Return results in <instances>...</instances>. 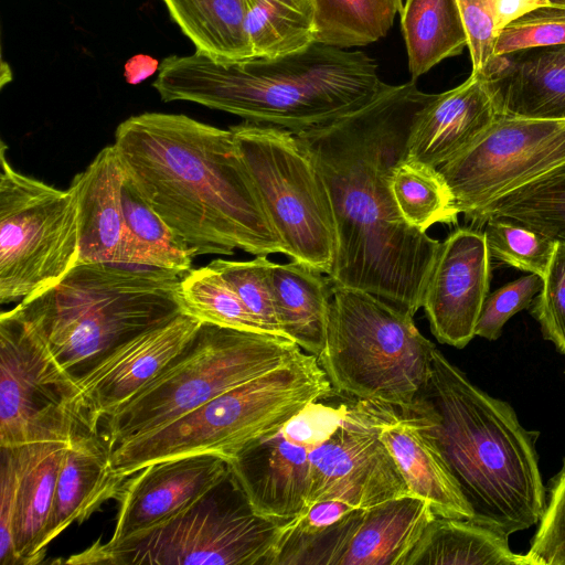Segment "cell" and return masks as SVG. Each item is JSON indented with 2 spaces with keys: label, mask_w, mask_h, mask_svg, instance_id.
Listing matches in <instances>:
<instances>
[{
  "label": "cell",
  "mask_w": 565,
  "mask_h": 565,
  "mask_svg": "<svg viewBox=\"0 0 565 565\" xmlns=\"http://www.w3.org/2000/svg\"><path fill=\"white\" fill-rule=\"evenodd\" d=\"M124 182L114 145L103 148L72 179L70 188L76 194L79 214L78 264H124L128 235Z\"/></svg>",
  "instance_id": "603a6c76"
},
{
  "label": "cell",
  "mask_w": 565,
  "mask_h": 565,
  "mask_svg": "<svg viewBox=\"0 0 565 565\" xmlns=\"http://www.w3.org/2000/svg\"><path fill=\"white\" fill-rule=\"evenodd\" d=\"M435 518L412 494L354 509L322 533L284 540L275 565H405Z\"/></svg>",
  "instance_id": "5bb4252c"
},
{
  "label": "cell",
  "mask_w": 565,
  "mask_h": 565,
  "mask_svg": "<svg viewBox=\"0 0 565 565\" xmlns=\"http://www.w3.org/2000/svg\"><path fill=\"white\" fill-rule=\"evenodd\" d=\"M254 57H278L315 43L313 0H244Z\"/></svg>",
  "instance_id": "4dcf8cb0"
},
{
  "label": "cell",
  "mask_w": 565,
  "mask_h": 565,
  "mask_svg": "<svg viewBox=\"0 0 565 565\" xmlns=\"http://www.w3.org/2000/svg\"><path fill=\"white\" fill-rule=\"evenodd\" d=\"M480 76L500 115L565 119V44L495 56Z\"/></svg>",
  "instance_id": "7402d4cb"
},
{
  "label": "cell",
  "mask_w": 565,
  "mask_h": 565,
  "mask_svg": "<svg viewBox=\"0 0 565 565\" xmlns=\"http://www.w3.org/2000/svg\"><path fill=\"white\" fill-rule=\"evenodd\" d=\"M128 478L111 470L109 447L99 433L74 438L65 449L42 547L105 501L119 499Z\"/></svg>",
  "instance_id": "cb8c5ba5"
},
{
  "label": "cell",
  "mask_w": 565,
  "mask_h": 565,
  "mask_svg": "<svg viewBox=\"0 0 565 565\" xmlns=\"http://www.w3.org/2000/svg\"><path fill=\"white\" fill-rule=\"evenodd\" d=\"M424 394L433 431L473 510L508 536L539 523L546 504L536 440L513 407L475 385L435 347Z\"/></svg>",
  "instance_id": "277c9868"
},
{
  "label": "cell",
  "mask_w": 565,
  "mask_h": 565,
  "mask_svg": "<svg viewBox=\"0 0 565 565\" xmlns=\"http://www.w3.org/2000/svg\"><path fill=\"white\" fill-rule=\"evenodd\" d=\"M337 395L318 356L298 353L173 422L109 449L110 467L129 478L149 463L196 454L227 460L278 431L308 404Z\"/></svg>",
  "instance_id": "8992f818"
},
{
  "label": "cell",
  "mask_w": 565,
  "mask_h": 565,
  "mask_svg": "<svg viewBox=\"0 0 565 565\" xmlns=\"http://www.w3.org/2000/svg\"><path fill=\"white\" fill-rule=\"evenodd\" d=\"M231 471L217 454H196L159 460L128 478L119 497L110 541H119L173 516Z\"/></svg>",
  "instance_id": "d6986e66"
},
{
  "label": "cell",
  "mask_w": 565,
  "mask_h": 565,
  "mask_svg": "<svg viewBox=\"0 0 565 565\" xmlns=\"http://www.w3.org/2000/svg\"><path fill=\"white\" fill-rule=\"evenodd\" d=\"M0 148V302L30 300L78 264L75 192L17 171Z\"/></svg>",
  "instance_id": "30bf717a"
},
{
  "label": "cell",
  "mask_w": 565,
  "mask_h": 565,
  "mask_svg": "<svg viewBox=\"0 0 565 565\" xmlns=\"http://www.w3.org/2000/svg\"><path fill=\"white\" fill-rule=\"evenodd\" d=\"M548 3L555 7L565 8V0H546Z\"/></svg>",
  "instance_id": "bcb514c9"
},
{
  "label": "cell",
  "mask_w": 565,
  "mask_h": 565,
  "mask_svg": "<svg viewBox=\"0 0 565 565\" xmlns=\"http://www.w3.org/2000/svg\"><path fill=\"white\" fill-rule=\"evenodd\" d=\"M196 52L216 60L254 57L245 29L244 0H162Z\"/></svg>",
  "instance_id": "f1b7e54d"
},
{
  "label": "cell",
  "mask_w": 565,
  "mask_h": 565,
  "mask_svg": "<svg viewBox=\"0 0 565 565\" xmlns=\"http://www.w3.org/2000/svg\"><path fill=\"white\" fill-rule=\"evenodd\" d=\"M468 38L473 75H482L494 58V0H456Z\"/></svg>",
  "instance_id": "b9f144b4"
},
{
  "label": "cell",
  "mask_w": 565,
  "mask_h": 565,
  "mask_svg": "<svg viewBox=\"0 0 565 565\" xmlns=\"http://www.w3.org/2000/svg\"><path fill=\"white\" fill-rule=\"evenodd\" d=\"M565 163V119L500 115L466 150L437 168L466 218Z\"/></svg>",
  "instance_id": "4fadbf2b"
},
{
  "label": "cell",
  "mask_w": 565,
  "mask_h": 565,
  "mask_svg": "<svg viewBox=\"0 0 565 565\" xmlns=\"http://www.w3.org/2000/svg\"><path fill=\"white\" fill-rule=\"evenodd\" d=\"M122 199L127 224L124 264L148 266L183 276L193 252L170 230L125 178Z\"/></svg>",
  "instance_id": "1f68e13d"
},
{
  "label": "cell",
  "mask_w": 565,
  "mask_h": 565,
  "mask_svg": "<svg viewBox=\"0 0 565 565\" xmlns=\"http://www.w3.org/2000/svg\"><path fill=\"white\" fill-rule=\"evenodd\" d=\"M114 147L127 182L195 257L287 255L231 129L142 113L119 124Z\"/></svg>",
  "instance_id": "7a4b0ae2"
},
{
  "label": "cell",
  "mask_w": 565,
  "mask_h": 565,
  "mask_svg": "<svg viewBox=\"0 0 565 565\" xmlns=\"http://www.w3.org/2000/svg\"><path fill=\"white\" fill-rule=\"evenodd\" d=\"M202 322L180 313L126 341L76 381L93 424L137 395L191 343Z\"/></svg>",
  "instance_id": "e0dca14e"
},
{
  "label": "cell",
  "mask_w": 565,
  "mask_h": 565,
  "mask_svg": "<svg viewBox=\"0 0 565 565\" xmlns=\"http://www.w3.org/2000/svg\"><path fill=\"white\" fill-rule=\"evenodd\" d=\"M515 223L565 246V163L481 207L467 220Z\"/></svg>",
  "instance_id": "f546056e"
},
{
  "label": "cell",
  "mask_w": 565,
  "mask_h": 565,
  "mask_svg": "<svg viewBox=\"0 0 565 565\" xmlns=\"http://www.w3.org/2000/svg\"><path fill=\"white\" fill-rule=\"evenodd\" d=\"M274 302L284 335L306 352L323 350L330 315L332 284L317 268L298 260L273 264Z\"/></svg>",
  "instance_id": "484cf974"
},
{
  "label": "cell",
  "mask_w": 565,
  "mask_h": 565,
  "mask_svg": "<svg viewBox=\"0 0 565 565\" xmlns=\"http://www.w3.org/2000/svg\"><path fill=\"white\" fill-rule=\"evenodd\" d=\"M391 189L411 226L426 232L436 223H457L452 195L437 168L404 158L393 170Z\"/></svg>",
  "instance_id": "836d02e7"
},
{
  "label": "cell",
  "mask_w": 565,
  "mask_h": 565,
  "mask_svg": "<svg viewBox=\"0 0 565 565\" xmlns=\"http://www.w3.org/2000/svg\"><path fill=\"white\" fill-rule=\"evenodd\" d=\"M280 522L257 514L230 473L186 508L119 541L93 543L73 565H273Z\"/></svg>",
  "instance_id": "ba28073f"
},
{
  "label": "cell",
  "mask_w": 565,
  "mask_h": 565,
  "mask_svg": "<svg viewBox=\"0 0 565 565\" xmlns=\"http://www.w3.org/2000/svg\"><path fill=\"white\" fill-rule=\"evenodd\" d=\"M500 116L484 79L470 76L440 93L418 113L406 159L439 168L472 145Z\"/></svg>",
  "instance_id": "44dd1931"
},
{
  "label": "cell",
  "mask_w": 565,
  "mask_h": 565,
  "mask_svg": "<svg viewBox=\"0 0 565 565\" xmlns=\"http://www.w3.org/2000/svg\"><path fill=\"white\" fill-rule=\"evenodd\" d=\"M525 554L533 565H565V458L550 480L544 512Z\"/></svg>",
  "instance_id": "f35d334b"
},
{
  "label": "cell",
  "mask_w": 565,
  "mask_h": 565,
  "mask_svg": "<svg viewBox=\"0 0 565 565\" xmlns=\"http://www.w3.org/2000/svg\"><path fill=\"white\" fill-rule=\"evenodd\" d=\"M181 277L140 265L78 264L55 287L19 303L77 380L126 341L182 313Z\"/></svg>",
  "instance_id": "5b68a950"
},
{
  "label": "cell",
  "mask_w": 565,
  "mask_h": 565,
  "mask_svg": "<svg viewBox=\"0 0 565 565\" xmlns=\"http://www.w3.org/2000/svg\"><path fill=\"white\" fill-rule=\"evenodd\" d=\"M546 6L552 4L546 0H494L497 32L523 14Z\"/></svg>",
  "instance_id": "f6af8a7d"
},
{
  "label": "cell",
  "mask_w": 565,
  "mask_h": 565,
  "mask_svg": "<svg viewBox=\"0 0 565 565\" xmlns=\"http://www.w3.org/2000/svg\"><path fill=\"white\" fill-rule=\"evenodd\" d=\"M405 565H533L510 548L509 536L468 520L436 516Z\"/></svg>",
  "instance_id": "4316f807"
},
{
  "label": "cell",
  "mask_w": 565,
  "mask_h": 565,
  "mask_svg": "<svg viewBox=\"0 0 565 565\" xmlns=\"http://www.w3.org/2000/svg\"><path fill=\"white\" fill-rule=\"evenodd\" d=\"M70 443L40 441L12 446L18 472L12 522L17 565H35L45 556L42 547L44 531L61 462Z\"/></svg>",
  "instance_id": "d4e9b609"
},
{
  "label": "cell",
  "mask_w": 565,
  "mask_h": 565,
  "mask_svg": "<svg viewBox=\"0 0 565 565\" xmlns=\"http://www.w3.org/2000/svg\"><path fill=\"white\" fill-rule=\"evenodd\" d=\"M300 352L285 337L202 323L161 374L105 418L103 436L110 449L150 433Z\"/></svg>",
  "instance_id": "9c48e42d"
},
{
  "label": "cell",
  "mask_w": 565,
  "mask_h": 565,
  "mask_svg": "<svg viewBox=\"0 0 565 565\" xmlns=\"http://www.w3.org/2000/svg\"><path fill=\"white\" fill-rule=\"evenodd\" d=\"M152 85L163 102H192L292 132L358 110L388 86L370 56L321 43L274 58L172 55Z\"/></svg>",
  "instance_id": "3957f363"
},
{
  "label": "cell",
  "mask_w": 565,
  "mask_h": 565,
  "mask_svg": "<svg viewBox=\"0 0 565 565\" xmlns=\"http://www.w3.org/2000/svg\"><path fill=\"white\" fill-rule=\"evenodd\" d=\"M401 23L412 82L468 45L456 0H406Z\"/></svg>",
  "instance_id": "83f0119b"
},
{
  "label": "cell",
  "mask_w": 565,
  "mask_h": 565,
  "mask_svg": "<svg viewBox=\"0 0 565 565\" xmlns=\"http://www.w3.org/2000/svg\"><path fill=\"white\" fill-rule=\"evenodd\" d=\"M541 291L531 303L543 338L565 354V246L557 243L543 276Z\"/></svg>",
  "instance_id": "ab89813d"
},
{
  "label": "cell",
  "mask_w": 565,
  "mask_h": 565,
  "mask_svg": "<svg viewBox=\"0 0 565 565\" xmlns=\"http://www.w3.org/2000/svg\"><path fill=\"white\" fill-rule=\"evenodd\" d=\"M565 372V371H564Z\"/></svg>",
  "instance_id": "7dc6e473"
},
{
  "label": "cell",
  "mask_w": 565,
  "mask_h": 565,
  "mask_svg": "<svg viewBox=\"0 0 565 565\" xmlns=\"http://www.w3.org/2000/svg\"><path fill=\"white\" fill-rule=\"evenodd\" d=\"M306 507L335 499L365 509L411 494L380 438L376 405L356 401L333 434L309 454Z\"/></svg>",
  "instance_id": "9a60e30c"
},
{
  "label": "cell",
  "mask_w": 565,
  "mask_h": 565,
  "mask_svg": "<svg viewBox=\"0 0 565 565\" xmlns=\"http://www.w3.org/2000/svg\"><path fill=\"white\" fill-rule=\"evenodd\" d=\"M99 433L77 381L18 302L0 316V446Z\"/></svg>",
  "instance_id": "8fae6325"
},
{
  "label": "cell",
  "mask_w": 565,
  "mask_h": 565,
  "mask_svg": "<svg viewBox=\"0 0 565 565\" xmlns=\"http://www.w3.org/2000/svg\"><path fill=\"white\" fill-rule=\"evenodd\" d=\"M312 449L287 438L280 428L228 459L232 475L257 514L285 523L305 510Z\"/></svg>",
  "instance_id": "ffe728a7"
},
{
  "label": "cell",
  "mask_w": 565,
  "mask_h": 565,
  "mask_svg": "<svg viewBox=\"0 0 565 565\" xmlns=\"http://www.w3.org/2000/svg\"><path fill=\"white\" fill-rule=\"evenodd\" d=\"M490 276L483 232L458 227L440 243L422 303L440 343L462 349L476 337Z\"/></svg>",
  "instance_id": "2e32d148"
},
{
  "label": "cell",
  "mask_w": 565,
  "mask_h": 565,
  "mask_svg": "<svg viewBox=\"0 0 565 565\" xmlns=\"http://www.w3.org/2000/svg\"><path fill=\"white\" fill-rule=\"evenodd\" d=\"M18 482L14 447L1 446L0 465V564L17 565L12 522Z\"/></svg>",
  "instance_id": "7bdbcfd3"
},
{
  "label": "cell",
  "mask_w": 565,
  "mask_h": 565,
  "mask_svg": "<svg viewBox=\"0 0 565 565\" xmlns=\"http://www.w3.org/2000/svg\"><path fill=\"white\" fill-rule=\"evenodd\" d=\"M435 347L408 312L370 292L332 285L327 338L318 360L338 394L414 407L427 390Z\"/></svg>",
  "instance_id": "52a82bcc"
},
{
  "label": "cell",
  "mask_w": 565,
  "mask_h": 565,
  "mask_svg": "<svg viewBox=\"0 0 565 565\" xmlns=\"http://www.w3.org/2000/svg\"><path fill=\"white\" fill-rule=\"evenodd\" d=\"M543 279L529 274L489 294L476 327V335L489 341L499 339L504 324L519 311L530 308L541 291Z\"/></svg>",
  "instance_id": "60d3db41"
},
{
  "label": "cell",
  "mask_w": 565,
  "mask_h": 565,
  "mask_svg": "<svg viewBox=\"0 0 565 565\" xmlns=\"http://www.w3.org/2000/svg\"><path fill=\"white\" fill-rule=\"evenodd\" d=\"M402 9V0H313L315 43L370 44L386 35Z\"/></svg>",
  "instance_id": "d6a6232c"
},
{
  "label": "cell",
  "mask_w": 565,
  "mask_h": 565,
  "mask_svg": "<svg viewBox=\"0 0 565 565\" xmlns=\"http://www.w3.org/2000/svg\"><path fill=\"white\" fill-rule=\"evenodd\" d=\"M354 509L358 508L335 499L317 501L297 516L281 524L278 543L290 537H305L322 533Z\"/></svg>",
  "instance_id": "ee69618b"
},
{
  "label": "cell",
  "mask_w": 565,
  "mask_h": 565,
  "mask_svg": "<svg viewBox=\"0 0 565 565\" xmlns=\"http://www.w3.org/2000/svg\"><path fill=\"white\" fill-rule=\"evenodd\" d=\"M434 97L415 82L388 85L371 103L295 132L333 212V286L370 292L414 316L440 242L411 226L395 204L391 178L406 156L418 113Z\"/></svg>",
  "instance_id": "6da1fadb"
},
{
  "label": "cell",
  "mask_w": 565,
  "mask_h": 565,
  "mask_svg": "<svg viewBox=\"0 0 565 565\" xmlns=\"http://www.w3.org/2000/svg\"><path fill=\"white\" fill-rule=\"evenodd\" d=\"M267 256L258 255L252 260L217 258L209 265L227 280L267 333L285 337L279 326L274 302L271 282L274 263Z\"/></svg>",
  "instance_id": "8d00e7d4"
},
{
  "label": "cell",
  "mask_w": 565,
  "mask_h": 565,
  "mask_svg": "<svg viewBox=\"0 0 565 565\" xmlns=\"http://www.w3.org/2000/svg\"><path fill=\"white\" fill-rule=\"evenodd\" d=\"M490 257L543 278L557 243L525 226L498 218L482 223Z\"/></svg>",
  "instance_id": "d590c367"
},
{
  "label": "cell",
  "mask_w": 565,
  "mask_h": 565,
  "mask_svg": "<svg viewBox=\"0 0 565 565\" xmlns=\"http://www.w3.org/2000/svg\"><path fill=\"white\" fill-rule=\"evenodd\" d=\"M565 44V8L530 11L498 32L494 57L522 50Z\"/></svg>",
  "instance_id": "74e56055"
},
{
  "label": "cell",
  "mask_w": 565,
  "mask_h": 565,
  "mask_svg": "<svg viewBox=\"0 0 565 565\" xmlns=\"http://www.w3.org/2000/svg\"><path fill=\"white\" fill-rule=\"evenodd\" d=\"M178 298L182 313L202 323L267 333L227 280L210 265L181 277Z\"/></svg>",
  "instance_id": "e575fe53"
},
{
  "label": "cell",
  "mask_w": 565,
  "mask_h": 565,
  "mask_svg": "<svg viewBox=\"0 0 565 565\" xmlns=\"http://www.w3.org/2000/svg\"><path fill=\"white\" fill-rule=\"evenodd\" d=\"M230 129L287 256L329 275L337 250L333 212L295 132L247 120Z\"/></svg>",
  "instance_id": "7c38bea8"
},
{
  "label": "cell",
  "mask_w": 565,
  "mask_h": 565,
  "mask_svg": "<svg viewBox=\"0 0 565 565\" xmlns=\"http://www.w3.org/2000/svg\"><path fill=\"white\" fill-rule=\"evenodd\" d=\"M375 405L380 438L411 494L424 499L436 516L471 519L473 510L437 443L425 397L411 408Z\"/></svg>",
  "instance_id": "ac0fdd59"
}]
</instances>
